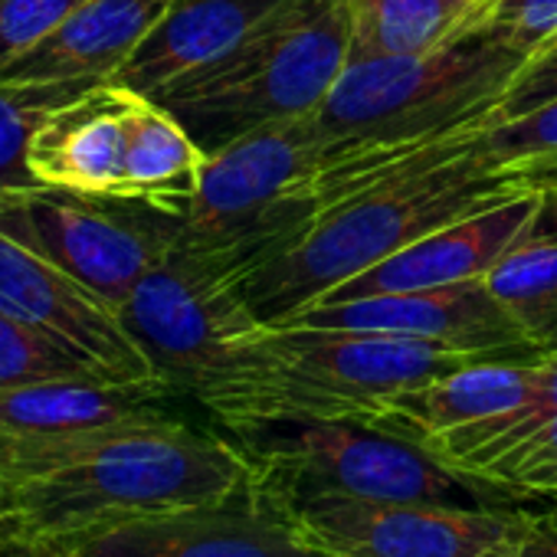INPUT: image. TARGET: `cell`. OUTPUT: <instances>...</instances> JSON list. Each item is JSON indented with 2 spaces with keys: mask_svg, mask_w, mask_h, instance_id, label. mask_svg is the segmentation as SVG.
<instances>
[{
  "mask_svg": "<svg viewBox=\"0 0 557 557\" xmlns=\"http://www.w3.org/2000/svg\"><path fill=\"white\" fill-rule=\"evenodd\" d=\"M246 482L239 449L181 417L0 436V534L66 557L109 528L223 502Z\"/></svg>",
  "mask_w": 557,
  "mask_h": 557,
  "instance_id": "cell-1",
  "label": "cell"
},
{
  "mask_svg": "<svg viewBox=\"0 0 557 557\" xmlns=\"http://www.w3.org/2000/svg\"><path fill=\"white\" fill-rule=\"evenodd\" d=\"M515 194L521 190L502 171L472 154L400 174L329 207L296 246L239 278L233 293L259 325H283L397 249Z\"/></svg>",
  "mask_w": 557,
  "mask_h": 557,
  "instance_id": "cell-2",
  "label": "cell"
},
{
  "mask_svg": "<svg viewBox=\"0 0 557 557\" xmlns=\"http://www.w3.org/2000/svg\"><path fill=\"white\" fill-rule=\"evenodd\" d=\"M348 63L345 0H293L216 63L154 92L203 154L312 115Z\"/></svg>",
  "mask_w": 557,
  "mask_h": 557,
  "instance_id": "cell-3",
  "label": "cell"
},
{
  "mask_svg": "<svg viewBox=\"0 0 557 557\" xmlns=\"http://www.w3.org/2000/svg\"><path fill=\"white\" fill-rule=\"evenodd\" d=\"M524 60L528 53L479 27L423 57L348 63L315 122L345 151L420 148L479 132Z\"/></svg>",
  "mask_w": 557,
  "mask_h": 557,
  "instance_id": "cell-4",
  "label": "cell"
},
{
  "mask_svg": "<svg viewBox=\"0 0 557 557\" xmlns=\"http://www.w3.org/2000/svg\"><path fill=\"white\" fill-rule=\"evenodd\" d=\"M216 426L246 459L252 485L269 495L309 492L449 508L515 502L446 469L426 449L358 420L252 417Z\"/></svg>",
  "mask_w": 557,
  "mask_h": 557,
  "instance_id": "cell-5",
  "label": "cell"
},
{
  "mask_svg": "<svg viewBox=\"0 0 557 557\" xmlns=\"http://www.w3.org/2000/svg\"><path fill=\"white\" fill-rule=\"evenodd\" d=\"M154 374L203 404L246 361L259 322L230 283L168 249L119 309Z\"/></svg>",
  "mask_w": 557,
  "mask_h": 557,
  "instance_id": "cell-6",
  "label": "cell"
},
{
  "mask_svg": "<svg viewBox=\"0 0 557 557\" xmlns=\"http://www.w3.org/2000/svg\"><path fill=\"white\" fill-rule=\"evenodd\" d=\"M0 233L47 256L122 309L171 249V213L63 187L0 190Z\"/></svg>",
  "mask_w": 557,
  "mask_h": 557,
  "instance_id": "cell-7",
  "label": "cell"
},
{
  "mask_svg": "<svg viewBox=\"0 0 557 557\" xmlns=\"http://www.w3.org/2000/svg\"><path fill=\"white\" fill-rule=\"evenodd\" d=\"M269 498L332 557H485L528 518L518 502L449 508L309 492Z\"/></svg>",
  "mask_w": 557,
  "mask_h": 557,
  "instance_id": "cell-8",
  "label": "cell"
},
{
  "mask_svg": "<svg viewBox=\"0 0 557 557\" xmlns=\"http://www.w3.org/2000/svg\"><path fill=\"white\" fill-rule=\"evenodd\" d=\"M0 312L112 384H164L112 302L8 233H0Z\"/></svg>",
  "mask_w": 557,
  "mask_h": 557,
  "instance_id": "cell-9",
  "label": "cell"
},
{
  "mask_svg": "<svg viewBox=\"0 0 557 557\" xmlns=\"http://www.w3.org/2000/svg\"><path fill=\"white\" fill-rule=\"evenodd\" d=\"M66 557H332L252 479L223 502L187 505L109 528Z\"/></svg>",
  "mask_w": 557,
  "mask_h": 557,
  "instance_id": "cell-10",
  "label": "cell"
},
{
  "mask_svg": "<svg viewBox=\"0 0 557 557\" xmlns=\"http://www.w3.org/2000/svg\"><path fill=\"white\" fill-rule=\"evenodd\" d=\"M283 325L407 335V338L440 342L459 351L541 358V351L531 348L511 312L495 299L485 278H466V283L423 289V293L315 302Z\"/></svg>",
  "mask_w": 557,
  "mask_h": 557,
  "instance_id": "cell-11",
  "label": "cell"
},
{
  "mask_svg": "<svg viewBox=\"0 0 557 557\" xmlns=\"http://www.w3.org/2000/svg\"><path fill=\"white\" fill-rule=\"evenodd\" d=\"M446 469L515 502L557 495V355H541L531 397L426 446Z\"/></svg>",
  "mask_w": 557,
  "mask_h": 557,
  "instance_id": "cell-12",
  "label": "cell"
},
{
  "mask_svg": "<svg viewBox=\"0 0 557 557\" xmlns=\"http://www.w3.org/2000/svg\"><path fill=\"white\" fill-rule=\"evenodd\" d=\"M537 207H541V194L521 190L492 210L446 223L426 233L423 239L397 249L394 256L371 265L368 272L348 278L345 286H338L319 302L423 293V289L456 286L466 283V278H485L498 259H505L515 246L528 239Z\"/></svg>",
  "mask_w": 557,
  "mask_h": 557,
  "instance_id": "cell-13",
  "label": "cell"
},
{
  "mask_svg": "<svg viewBox=\"0 0 557 557\" xmlns=\"http://www.w3.org/2000/svg\"><path fill=\"white\" fill-rule=\"evenodd\" d=\"M128 106L132 89L115 83L92 86L57 106L27 148L37 184L122 200Z\"/></svg>",
  "mask_w": 557,
  "mask_h": 557,
  "instance_id": "cell-14",
  "label": "cell"
},
{
  "mask_svg": "<svg viewBox=\"0 0 557 557\" xmlns=\"http://www.w3.org/2000/svg\"><path fill=\"white\" fill-rule=\"evenodd\" d=\"M174 0H86L0 79L92 89L112 83Z\"/></svg>",
  "mask_w": 557,
  "mask_h": 557,
  "instance_id": "cell-15",
  "label": "cell"
},
{
  "mask_svg": "<svg viewBox=\"0 0 557 557\" xmlns=\"http://www.w3.org/2000/svg\"><path fill=\"white\" fill-rule=\"evenodd\" d=\"M286 4L293 0H174L112 83L151 99L233 53Z\"/></svg>",
  "mask_w": 557,
  "mask_h": 557,
  "instance_id": "cell-16",
  "label": "cell"
},
{
  "mask_svg": "<svg viewBox=\"0 0 557 557\" xmlns=\"http://www.w3.org/2000/svg\"><path fill=\"white\" fill-rule=\"evenodd\" d=\"M541 358H495L407 387L377 404L368 426L394 433L420 449L430 443L524 404L537 384Z\"/></svg>",
  "mask_w": 557,
  "mask_h": 557,
  "instance_id": "cell-17",
  "label": "cell"
},
{
  "mask_svg": "<svg viewBox=\"0 0 557 557\" xmlns=\"http://www.w3.org/2000/svg\"><path fill=\"white\" fill-rule=\"evenodd\" d=\"M168 384L44 381L0 391V436H57L115 423L164 420Z\"/></svg>",
  "mask_w": 557,
  "mask_h": 557,
  "instance_id": "cell-18",
  "label": "cell"
},
{
  "mask_svg": "<svg viewBox=\"0 0 557 557\" xmlns=\"http://www.w3.org/2000/svg\"><path fill=\"white\" fill-rule=\"evenodd\" d=\"M485 4L488 0H345L348 63L433 53L479 30Z\"/></svg>",
  "mask_w": 557,
  "mask_h": 557,
  "instance_id": "cell-19",
  "label": "cell"
},
{
  "mask_svg": "<svg viewBox=\"0 0 557 557\" xmlns=\"http://www.w3.org/2000/svg\"><path fill=\"white\" fill-rule=\"evenodd\" d=\"M203 161L207 154L168 109L132 92L122 200L177 213V207L194 194Z\"/></svg>",
  "mask_w": 557,
  "mask_h": 557,
  "instance_id": "cell-20",
  "label": "cell"
},
{
  "mask_svg": "<svg viewBox=\"0 0 557 557\" xmlns=\"http://www.w3.org/2000/svg\"><path fill=\"white\" fill-rule=\"evenodd\" d=\"M488 289L541 355H557V243L524 239L488 275Z\"/></svg>",
  "mask_w": 557,
  "mask_h": 557,
  "instance_id": "cell-21",
  "label": "cell"
},
{
  "mask_svg": "<svg viewBox=\"0 0 557 557\" xmlns=\"http://www.w3.org/2000/svg\"><path fill=\"white\" fill-rule=\"evenodd\" d=\"M79 92L86 89L0 79V190L40 187L27 161L30 138L57 106Z\"/></svg>",
  "mask_w": 557,
  "mask_h": 557,
  "instance_id": "cell-22",
  "label": "cell"
},
{
  "mask_svg": "<svg viewBox=\"0 0 557 557\" xmlns=\"http://www.w3.org/2000/svg\"><path fill=\"white\" fill-rule=\"evenodd\" d=\"M44 381H106L73 355L0 312V391Z\"/></svg>",
  "mask_w": 557,
  "mask_h": 557,
  "instance_id": "cell-23",
  "label": "cell"
},
{
  "mask_svg": "<svg viewBox=\"0 0 557 557\" xmlns=\"http://www.w3.org/2000/svg\"><path fill=\"white\" fill-rule=\"evenodd\" d=\"M466 151L495 171L557 151V99L482 132L472 128L466 138Z\"/></svg>",
  "mask_w": 557,
  "mask_h": 557,
  "instance_id": "cell-24",
  "label": "cell"
},
{
  "mask_svg": "<svg viewBox=\"0 0 557 557\" xmlns=\"http://www.w3.org/2000/svg\"><path fill=\"white\" fill-rule=\"evenodd\" d=\"M86 0H0V70L47 40Z\"/></svg>",
  "mask_w": 557,
  "mask_h": 557,
  "instance_id": "cell-25",
  "label": "cell"
},
{
  "mask_svg": "<svg viewBox=\"0 0 557 557\" xmlns=\"http://www.w3.org/2000/svg\"><path fill=\"white\" fill-rule=\"evenodd\" d=\"M482 27L531 57L557 37V0H488Z\"/></svg>",
  "mask_w": 557,
  "mask_h": 557,
  "instance_id": "cell-26",
  "label": "cell"
},
{
  "mask_svg": "<svg viewBox=\"0 0 557 557\" xmlns=\"http://www.w3.org/2000/svg\"><path fill=\"white\" fill-rule=\"evenodd\" d=\"M554 99H557V37H550L544 47H537L524 60V66L505 86V92L495 102V109L485 115L482 128L508 122V119H518V115H528V112H534V109H541V106H547Z\"/></svg>",
  "mask_w": 557,
  "mask_h": 557,
  "instance_id": "cell-27",
  "label": "cell"
},
{
  "mask_svg": "<svg viewBox=\"0 0 557 557\" xmlns=\"http://www.w3.org/2000/svg\"><path fill=\"white\" fill-rule=\"evenodd\" d=\"M485 557H557V518L541 502H528L524 524Z\"/></svg>",
  "mask_w": 557,
  "mask_h": 557,
  "instance_id": "cell-28",
  "label": "cell"
},
{
  "mask_svg": "<svg viewBox=\"0 0 557 557\" xmlns=\"http://www.w3.org/2000/svg\"><path fill=\"white\" fill-rule=\"evenodd\" d=\"M528 239L557 243V194H541V207L534 213V223L528 230Z\"/></svg>",
  "mask_w": 557,
  "mask_h": 557,
  "instance_id": "cell-29",
  "label": "cell"
},
{
  "mask_svg": "<svg viewBox=\"0 0 557 557\" xmlns=\"http://www.w3.org/2000/svg\"><path fill=\"white\" fill-rule=\"evenodd\" d=\"M0 557H60L47 547H37L30 541L11 537V534H0Z\"/></svg>",
  "mask_w": 557,
  "mask_h": 557,
  "instance_id": "cell-30",
  "label": "cell"
},
{
  "mask_svg": "<svg viewBox=\"0 0 557 557\" xmlns=\"http://www.w3.org/2000/svg\"><path fill=\"white\" fill-rule=\"evenodd\" d=\"M528 502H541V505L557 518V495H547V498H528Z\"/></svg>",
  "mask_w": 557,
  "mask_h": 557,
  "instance_id": "cell-31",
  "label": "cell"
}]
</instances>
